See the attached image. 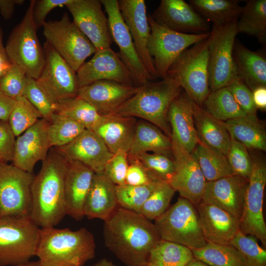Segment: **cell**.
<instances>
[{
	"label": "cell",
	"mask_w": 266,
	"mask_h": 266,
	"mask_svg": "<svg viewBox=\"0 0 266 266\" xmlns=\"http://www.w3.org/2000/svg\"><path fill=\"white\" fill-rule=\"evenodd\" d=\"M105 246L127 266L146 265L151 249L161 239L151 221L121 207L104 221Z\"/></svg>",
	"instance_id": "1"
},
{
	"label": "cell",
	"mask_w": 266,
	"mask_h": 266,
	"mask_svg": "<svg viewBox=\"0 0 266 266\" xmlns=\"http://www.w3.org/2000/svg\"><path fill=\"white\" fill-rule=\"evenodd\" d=\"M67 160L51 148L31 187L30 217L39 228L54 227L66 213L65 179Z\"/></svg>",
	"instance_id": "2"
},
{
	"label": "cell",
	"mask_w": 266,
	"mask_h": 266,
	"mask_svg": "<svg viewBox=\"0 0 266 266\" xmlns=\"http://www.w3.org/2000/svg\"><path fill=\"white\" fill-rule=\"evenodd\" d=\"M93 234L87 229L40 228L35 256L41 266H84L95 256Z\"/></svg>",
	"instance_id": "3"
},
{
	"label": "cell",
	"mask_w": 266,
	"mask_h": 266,
	"mask_svg": "<svg viewBox=\"0 0 266 266\" xmlns=\"http://www.w3.org/2000/svg\"><path fill=\"white\" fill-rule=\"evenodd\" d=\"M182 90L179 83L167 75L161 80L148 82L114 113L124 116L138 117L155 125L171 136L167 121L169 107Z\"/></svg>",
	"instance_id": "4"
},
{
	"label": "cell",
	"mask_w": 266,
	"mask_h": 266,
	"mask_svg": "<svg viewBox=\"0 0 266 266\" xmlns=\"http://www.w3.org/2000/svg\"><path fill=\"white\" fill-rule=\"evenodd\" d=\"M209 36L182 52L167 73L201 107L211 92L208 71Z\"/></svg>",
	"instance_id": "5"
},
{
	"label": "cell",
	"mask_w": 266,
	"mask_h": 266,
	"mask_svg": "<svg viewBox=\"0 0 266 266\" xmlns=\"http://www.w3.org/2000/svg\"><path fill=\"white\" fill-rule=\"evenodd\" d=\"M154 224L163 240L191 249L200 248L207 243L196 206L182 197L155 220Z\"/></svg>",
	"instance_id": "6"
},
{
	"label": "cell",
	"mask_w": 266,
	"mask_h": 266,
	"mask_svg": "<svg viewBox=\"0 0 266 266\" xmlns=\"http://www.w3.org/2000/svg\"><path fill=\"white\" fill-rule=\"evenodd\" d=\"M34 1H30L24 16L11 32L4 47L10 63L20 67L27 76L36 80L43 68L45 55L33 18Z\"/></svg>",
	"instance_id": "7"
},
{
	"label": "cell",
	"mask_w": 266,
	"mask_h": 266,
	"mask_svg": "<svg viewBox=\"0 0 266 266\" xmlns=\"http://www.w3.org/2000/svg\"><path fill=\"white\" fill-rule=\"evenodd\" d=\"M40 231L30 217L0 219V266H17L35 256Z\"/></svg>",
	"instance_id": "8"
},
{
	"label": "cell",
	"mask_w": 266,
	"mask_h": 266,
	"mask_svg": "<svg viewBox=\"0 0 266 266\" xmlns=\"http://www.w3.org/2000/svg\"><path fill=\"white\" fill-rule=\"evenodd\" d=\"M238 18L222 25H213L208 44V82L211 92L226 87L237 78L233 58L238 33Z\"/></svg>",
	"instance_id": "9"
},
{
	"label": "cell",
	"mask_w": 266,
	"mask_h": 266,
	"mask_svg": "<svg viewBox=\"0 0 266 266\" xmlns=\"http://www.w3.org/2000/svg\"><path fill=\"white\" fill-rule=\"evenodd\" d=\"M43 33L49 44L76 72L96 49L67 13L58 20L46 21Z\"/></svg>",
	"instance_id": "10"
},
{
	"label": "cell",
	"mask_w": 266,
	"mask_h": 266,
	"mask_svg": "<svg viewBox=\"0 0 266 266\" xmlns=\"http://www.w3.org/2000/svg\"><path fill=\"white\" fill-rule=\"evenodd\" d=\"M148 20L150 27L148 52L153 61L156 77L161 79L167 76L169 67L182 52L210 35V32L189 34L172 31L156 23L150 14Z\"/></svg>",
	"instance_id": "11"
},
{
	"label": "cell",
	"mask_w": 266,
	"mask_h": 266,
	"mask_svg": "<svg viewBox=\"0 0 266 266\" xmlns=\"http://www.w3.org/2000/svg\"><path fill=\"white\" fill-rule=\"evenodd\" d=\"M34 177L13 165L0 164V219L30 217Z\"/></svg>",
	"instance_id": "12"
},
{
	"label": "cell",
	"mask_w": 266,
	"mask_h": 266,
	"mask_svg": "<svg viewBox=\"0 0 266 266\" xmlns=\"http://www.w3.org/2000/svg\"><path fill=\"white\" fill-rule=\"evenodd\" d=\"M252 170L248 179L243 210L239 222V230L252 235L266 246V225L263 211L264 191L266 184V164L263 158L251 157Z\"/></svg>",
	"instance_id": "13"
},
{
	"label": "cell",
	"mask_w": 266,
	"mask_h": 266,
	"mask_svg": "<svg viewBox=\"0 0 266 266\" xmlns=\"http://www.w3.org/2000/svg\"><path fill=\"white\" fill-rule=\"evenodd\" d=\"M43 50L45 63L36 80L38 87L53 104L77 97L79 87L76 72L47 42Z\"/></svg>",
	"instance_id": "14"
},
{
	"label": "cell",
	"mask_w": 266,
	"mask_h": 266,
	"mask_svg": "<svg viewBox=\"0 0 266 266\" xmlns=\"http://www.w3.org/2000/svg\"><path fill=\"white\" fill-rule=\"evenodd\" d=\"M107 15L113 41L118 46L119 58L130 73L136 87L154 78L148 73L137 52L130 33L123 20L117 0H100Z\"/></svg>",
	"instance_id": "15"
},
{
	"label": "cell",
	"mask_w": 266,
	"mask_h": 266,
	"mask_svg": "<svg viewBox=\"0 0 266 266\" xmlns=\"http://www.w3.org/2000/svg\"><path fill=\"white\" fill-rule=\"evenodd\" d=\"M66 6L72 16L73 23L96 51L110 47L113 39L100 0H70Z\"/></svg>",
	"instance_id": "16"
},
{
	"label": "cell",
	"mask_w": 266,
	"mask_h": 266,
	"mask_svg": "<svg viewBox=\"0 0 266 266\" xmlns=\"http://www.w3.org/2000/svg\"><path fill=\"white\" fill-rule=\"evenodd\" d=\"M150 15L158 24L176 32L202 34L210 32L209 22L183 0H162Z\"/></svg>",
	"instance_id": "17"
},
{
	"label": "cell",
	"mask_w": 266,
	"mask_h": 266,
	"mask_svg": "<svg viewBox=\"0 0 266 266\" xmlns=\"http://www.w3.org/2000/svg\"><path fill=\"white\" fill-rule=\"evenodd\" d=\"M76 75L79 88L102 80L135 86L118 53L111 47L97 50L93 58L79 67Z\"/></svg>",
	"instance_id": "18"
},
{
	"label": "cell",
	"mask_w": 266,
	"mask_h": 266,
	"mask_svg": "<svg viewBox=\"0 0 266 266\" xmlns=\"http://www.w3.org/2000/svg\"><path fill=\"white\" fill-rule=\"evenodd\" d=\"M175 171L169 184L196 206L201 201L207 181L192 153L172 147Z\"/></svg>",
	"instance_id": "19"
},
{
	"label": "cell",
	"mask_w": 266,
	"mask_h": 266,
	"mask_svg": "<svg viewBox=\"0 0 266 266\" xmlns=\"http://www.w3.org/2000/svg\"><path fill=\"white\" fill-rule=\"evenodd\" d=\"M48 124V121L41 118L17 137L12 161L13 166L32 173L36 164L45 159L51 148Z\"/></svg>",
	"instance_id": "20"
},
{
	"label": "cell",
	"mask_w": 266,
	"mask_h": 266,
	"mask_svg": "<svg viewBox=\"0 0 266 266\" xmlns=\"http://www.w3.org/2000/svg\"><path fill=\"white\" fill-rule=\"evenodd\" d=\"M193 103L182 89L171 103L167 113L172 146L189 153H192L199 142L194 123Z\"/></svg>",
	"instance_id": "21"
},
{
	"label": "cell",
	"mask_w": 266,
	"mask_h": 266,
	"mask_svg": "<svg viewBox=\"0 0 266 266\" xmlns=\"http://www.w3.org/2000/svg\"><path fill=\"white\" fill-rule=\"evenodd\" d=\"M119 7L130 33L137 53L148 73L156 77L153 59L147 49L150 34L146 6L144 0H119Z\"/></svg>",
	"instance_id": "22"
},
{
	"label": "cell",
	"mask_w": 266,
	"mask_h": 266,
	"mask_svg": "<svg viewBox=\"0 0 266 266\" xmlns=\"http://www.w3.org/2000/svg\"><path fill=\"white\" fill-rule=\"evenodd\" d=\"M248 179L232 175L207 182L201 202L217 206L239 220Z\"/></svg>",
	"instance_id": "23"
},
{
	"label": "cell",
	"mask_w": 266,
	"mask_h": 266,
	"mask_svg": "<svg viewBox=\"0 0 266 266\" xmlns=\"http://www.w3.org/2000/svg\"><path fill=\"white\" fill-rule=\"evenodd\" d=\"M138 89L139 87L102 80L80 87L77 96L104 115L114 113Z\"/></svg>",
	"instance_id": "24"
},
{
	"label": "cell",
	"mask_w": 266,
	"mask_h": 266,
	"mask_svg": "<svg viewBox=\"0 0 266 266\" xmlns=\"http://www.w3.org/2000/svg\"><path fill=\"white\" fill-rule=\"evenodd\" d=\"M67 160L78 162L95 173L103 172L113 154L93 131L86 129L69 143L55 148Z\"/></svg>",
	"instance_id": "25"
},
{
	"label": "cell",
	"mask_w": 266,
	"mask_h": 266,
	"mask_svg": "<svg viewBox=\"0 0 266 266\" xmlns=\"http://www.w3.org/2000/svg\"><path fill=\"white\" fill-rule=\"evenodd\" d=\"M67 161L65 179L66 213L79 221L84 217V204L95 172L78 162Z\"/></svg>",
	"instance_id": "26"
},
{
	"label": "cell",
	"mask_w": 266,
	"mask_h": 266,
	"mask_svg": "<svg viewBox=\"0 0 266 266\" xmlns=\"http://www.w3.org/2000/svg\"><path fill=\"white\" fill-rule=\"evenodd\" d=\"M196 207L207 242L230 244L239 231V220L217 206L201 201Z\"/></svg>",
	"instance_id": "27"
},
{
	"label": "cell",
	"mask_w": 266,
	"mask_h": 266,
	"mask_svg": "<svg viewBox=\"0 0 266 266\" xmlns=\"http://www.w3.org/2000/svg\"><path fill=\"white\" fill-rule=\"evenodd\" d=\"M115 185L103 172L95 173L84 206L89 219H109L118 208Z\"/></svg>",
	"instance_id": "28"
},
{
	"label": "cell",
	"mask_w": 266,
	"mask_h": 266,
	"mask_svg": "<svg viewBox=\"0 0 266 266\" xmlns=\"http://www.w3.org/2000/svg\"><path fill=\"white\" fill-rule=\"evenodd\" d=\"M137 120L135 118L116 113L103 115L92 130L114 154L120 151L128 153L133 137Z\"/></svg>",
	"instance_id": "29"
},
{
	"label": "cell",
	"mask_w": 266,
	"mask_h": 266,
	"mask_svg": "<svg viewBox=\"0 0 266 266\" xmlns=\"http://www.w3.org/2000/svg\"><path fill=\"white\" fill-rule=\"evenodd\" d=\"M233 58L237 77L252 91L266 86V58L261 52L252 51L235 40Z\"/></svg>",
	"instance_id": "30"
},
{
	"label": "cell",
	"mask_w": 266,
	"mask_h": 266,
	"mask_svg": "<svg viewBox=\"0 0 266 266\" xmlns=\"http://www.w3.org/2000/svg\"><path fill=\"white\" fill-rule=\"evenodd\" d=\"M150 151L173 158L170 137L155 125L141 119L137 121L128 158H136Z\"/></svg>",
	"instance_id": "31"
},
{
	"label": "cell",
	"mask_w": 266,
	"mask_h": 266,
	"mask_svg": "<svg viewBox=\"0 0 266 266\" xmlns=\"http://www.w3.org/2000/svg\"><path fill=\"white\" fill-rule=\"evenodd\" d=\"M193 107L195 126L199 142L226 156L231 139L223 122L214 118L194 102Z\"/></svg>",
	"instance_id": "32"
},
{
	"label": "cell",
	"mask_w": 266,
	"mask_h": 266,
	"mask_svg": "<svg viewBox=\"0 0 266 266\" xmlns=\"http://www.w3.org/2000/svg\"><path fill=\"white\" fill-rule=\"evenodd\" d=\"M223 123L230 134L248 149L266 151V130L257 114H246Z\"/></svg>",
	"instance_id": "33"
},
{
	"label": "cell",
	"mask_w": 266,
	"mask_h": 266,
	"mask_svg": "<svg viewBox=\"0 0 266 266\" xmlns=\"http://www.w3.org/2000/svg\"><path fill=\"white\" fill-rule=\"evenodd\" d=\"M238 33L256 37L259 42L266 43V0H249L242 6L236 23Z\"/></svg>",
	"instance_id": "34"
},
{
	"label": "cell",
	"mask_w": 266,
	"mask_h": 266,
	"mask_svg": "<svg viewBox=\"0 0 266 266\" xmlns=\"http://www.w3.org/2000/svg\"><path fill=\"white\" fill-rule=\"evenodd\" d=\"M190 4L213 25H222L238 18L242 6L236 0H190Z\"/></svg>",
	"instance_id": "35"
},
{
	"label": "cell",
	"mask_w": 266,
	"mask_h": 266,
	"mask_svg": "<svg viewBox=\"0 0 266 266\" xmlns=\"http://www.w3.org/2000/svg\"><path fill=\"white\" fill-rule=\"evenodd\" d=\"M191 251L195 259L210 266H247L238 251L230 244L207 242Z\"/></svg>",
	"instance_id": "36"
},
{
	"label": "cell",
	"mask_w": 266,
	"mask_h": 266,
	"mask_svg": "<svg viewBox=\"0 0 266 266\" xmlns=\"http://www.w3.org/2000/svg\"><path fill=\"white\" fill-rule=\"evenodd\" d=\"M194 258L191 249L161 239L150 251L148 266H185Z\"/></svg>",
	"instance_id": "37"
},
{
	"label": "cell",
	"mask_w": 266,
	"mask_h": 266,
	"mask_svg": "<svg viewBox=\"0 0 266 266\" xmlns=\"http://www.w3.org/2000/svg\"><path fill=\"white\" fill-rule=\"evenodd\" d=\"M207 182L233 175L225 155L199 142L192 152Z\"/></svg>",
	"instance_id": "38"
},
{
	"label": "cell",
	"mask_w": 266,
	"mask_h": 266,
	"mask_svg": "<svg viewBox=\"0 0 266 266\" xmlns=\"http://www.w3.org/2000/svg\"><path fill=\"white\" fill-rule=\"evenodd\" d=\"M54 109L55 113L68 117L90 130L103 117L88 102L78 96L55 103Z\"/></svg>",
	"instance_id": "39"
},
{
	"label": "cell",
	"mask_w": 266,
	"mask_h": 266,
	"mask_svg": "<svg viewBox=\"0 0 266 266\" xmlns=\"http://www.w3.org/2000/svg\"><path fill=\"white\" fill-rule=\"evenodd\" d=\"M202 107L214 118L221 122L246 115L226 87L210 92Z\"/></svg>",
	"instance_id": "40"
},
{
	"label": "cell",
	"mask_w": 266,
	"mask_h": 266,
	"mask_svg": "<svg viewBox=\"0 0 266 266\" xmlns=\"http://www.w3.org/2000/svg\"><path fill=\"white\" fill-rule=\"evenodd\" d=\"M86 129L76 121L65 116L54 113L48 127L51 147L59 148L69 143Z\"/></svg>",
	"instance_id": "41"
},
{
	"label": "cell",
	"mask_w": 266,
	"mask_h": 266,
	"mask_svg": "<svg viewBox=\"0 0 266 266\" xmlns=\"http://www.w3.org/2000/svg\"><path fill=\"white\" fill-rule=\"evenodd\" d=\"M160 182L156 180L141 186L127 184L116 186L118 205L122 208L139 213L141 206Z\"/></svg>",
	"instance_id": "42"
},
{
	"label": "cell",
	"mask_w": 266,
	"mask_h": 266,
	"mask_svg": "<svg viewBox=\"0 0 266 266\" xmlns=\"http://www.w3.org/2000/svg\"><path fill=\"white\" fill-rule=\"evenodd\" d=\"M175 192L168 183L160 182L141 206L139 213L150 221L156 220L168 208Z\"/></svg>",
	"instance_id": "43"
},
{
	"label": "cell",
	"mask_w": 266,
	"mask_h": 266,
	"mask_svg": "<svg viewBox=\"0 0 266 266\" xmlns=\"http://www.w3.org/2000/svg\"><path fill=\"white\" fill-rule=\"evenodd\" d=\"M136 158L140 161L151 178L169 183L175 171L173 158L162 154L147 152L140 154Z\"/></svg>",
	"instance_id": "44"
},
{
	"label": "cell",
	"mask_w": 266,
	"mask_h": 266,
	"mask_svg": "<svg viewBox=\"0 0 266 266\" xmlns=\"http://www.w3.org/2000/svg\"><path fill=\"white\" fill-rule=\"evenodd\" d=\"M8 122L15 135L18 136L42 118L39 111L23 96L18 98Z\"/></svg>",
	"instance_id": "45"
},
{
	"label": "cell",
	"mask_w": 266,
	"mask_h": 266,
	"mask_svg": "<svg viewBox=\"0 0 266 266\" xmlns=\"http://www.w3.org/2000/svg\"><path fill=\"white\" fill-rule=\"evenodd\" d=\"M257 238L240 230L230 241L243 258L247 266H266V250L258 244Z\"/></svg>",
	"instance_id": "46"
},
{
	"label": "cell",
	"mask_w": 266,
	"mask_h": 266,
	"mask_svg": "<svg viewBox=\"0 0 266 266\" xmlns=\"http://www.w3.org/2000/svg\"><path fill=\"white\" fill-rule=\"evenodd\" d=\"M231 145L226 156L234 175L248 179L251 174L253 162L248 149L230 134Z\"/></svg>",
	"instance_id": "47"
},
{
	"label": "cell",
	"mask_w": 266,
	"mask_h": 266,
	"mask_svg": "<svg viewBox=\"0 0 266 266\" xmlns=\"http://www.w3.org/2000/svg\"><path fill=\"white\" fill-rule=\"evenodd\" d=\"M40 113L42 118L50 122L55 113L54 104L37 85L36 80L27 76L23 96Z\"/></svg>",
	"instance_id": "48"
},
{
	"label": "cell",
	"mask_w": 266,
	"mask_h": 266,
	"mask_svg": "<svg viewBox=\"0 0 266 266\" xmlns=\"http://www.w3.org/2000/svg\"><path fill=\"white\" fill-rule=\"evenodd\" d=\"M27 76L18 66L12 64L0 78V90L7 96L16 99L23 96Z\"/></svg>",
	"instance_id": "49"
},
{
	"label": "cell",
	"mask_w": 266,
	"mask_h": 266,
	"mask_svg": "<svg viewBox=\"0 0 266 266\" xmlns=\"http://www.w3.org/2000/svg\"><path fill=\"white\" fill-rule=\"evenodd\" d=\"M128 166V153L120 151L108 161L103 172L115 185L121 186L125 184Z\"/></svg>",
	"instance_id": "50"
},
{
	"label": "cell",
	"mask_w": 266,
	"mask_h": 266,
	"mask_svg": "<svg viewBox=\"0 0 266 266\" xmlns=\"http://www.w3.org/2000/svg\"><path fill=\"white\" fill-rule=\"evenodd\" d=\"M226 87L235 101L246 114H257L252 96V91L239 78L231 81Z\"/></svg>",
	"instance_id": "51"
},
{
	"label": "cell",
	"mask_w": 266,
	"mask_h": 266,
	"mask_svg": "<svg viewBox=\"0 0 266 266\" xmlns=\"http://www.w3.org/2000/svg\"><path fill=\"white\" fill-rule=\"evenodd\" d=\"M15 140L9 122L0 120V157L5 163L13 160Z\"/></svg>",
	"instance_id": "52"
},
{
	"label": "cell",
	"mask_w": 266,
	"mask_h": 266,
	"mask_svg": "<svg viewBox=\"0 0 266 266\" xmlns=\"http://www.w3.org/2000/svg\"><path fill=\"white\" fill-rule=\"evenodd\" d=\"M70 0H34L33 18L38 30L43 27L49 12L56 7L66 6Z\"/></svg>",
	"instance_id": "53"
},
{
	"label": "cell",
	"mask_w": 266,
	"mask_h": 266,
	"mask_svg": "<svg viewBox=\"0 0 266 266\" xmlns=\"http://www.w3.org/2000/svg\"><path fill=\"white\" fill-rule=\"evenodd\" d=\"M128 162L129 166L125 178V184L141 186L156 181L151 178L138 159H128Z\"/></svg>",
	"instance_id": "54"
},
{
	"label": "cell",
	"mask_w": 266,
	"mask_h": 266,
	"mask_svg": "<svg viewBox=\"0 0 266 266\" xmlns=\"http://www.w3.org/2000/svg\"><path fill=\"white\" fill-rule=\"evenodd\" d=\"M16 100L11 98L0 90V120L8 122Z\"/></svg>",
	"instance_id": "55"
},
{
	"label": "cell",
	"mask_w": 266,
	"mask_h": 266,
	"mask_svg": "<svg viewBox=\"0 0 266 266\" xmlns=\"http://www.w3.org/2000/svg\"><path fill=\"white\" fill-rule=\"evenodd\" d=\"M24 0H0V13L4 20L10 19L16 5H21Z\"/></svg>",
	"instance_id": "56"
},
{
	"label": "cell",
	"mask_w": 266,
	"mask_h": 266,
	"mask_svg": "<svg viewBox=\"0 0 266 266\" xmlns=\"http://www.w3.org/2000/svg\"><path fill=\"white\" fill-rule=\"evenodd\" d=\"M253 100L257 109H266V86H261L252 91Z\"/></svg>",
	"instance_id": "57"
},
{
	"label": "cell",
	"mask_w": 266,
	"mask_h": 266,
	"mask_svg": "<svg viewBox=\"0 0 266 266\" xmlns=\"http://www.w3.org/2000/svg\"><path fill=\"white\" fill-rule=\"evenodd\" d=\"M11 63L9 60L6 52L0 54V78L6 72Z\"/></svg>",
	"instance_id": "58"
},
{
	"label": "cell",
	"mask_w": 266,
	"mask_h": 266,
	"mask_svg": "<svg viewBox=\"0 0 266 266\" xmlns=\"http://www.w3.org/2000/svg\"><path fill=\"white\" fill-rule=\"evenodd\" d=\"M93 266H116L111 261L102 259L96 263Z\"/></svg>",
	"instance_id": "59"
},
{
	"label": "cell",
	"mask_w": 266,
	"mask_h": 266,
	"mask_svg": "<svg viewBox=\"0 0 266 266\" xmlns=\"http://www.w3.org/2000/svg\"><path fill=\"white\" fill-rule=\"evenodd\" d=\"M185 266H210L204 263L199 261L194 258L190 261Z\"/></svg>",
	"instance_id": "60"
},
{
	"label": "cell",
	"mask_w": 266,
	"mask_h": 266,
	"mask_svg": "<svg viewBox=\"0 0 266 266\" xmlns=\"http://www.w3.org/2000/svg\"><path fill=\"white\" fill-rule=\"evenodd\" d=\"M17 266H41V265L39 261L38 260L36 261H29Z\"/></svg>",
	"instance_id": "61"
},
{
	"label": "cell",
	"mask_w": 266,
	"mask_h": 266,
	"mask_svg": "<svg viewBox=\"0 0 266 266\" xmlns=\"http://www.w3.org/2000/svg\"><path fill=\"white\" fill-rule=\"evenodd\" d=\"M5 52V47L3 44L2 41V31L0 26V54Z\"/></svg>",
	"instance_id": "62"
},
{
	"label": "cell",
	"mask_w": 266,
	"mask_h": 266,
	"mask_svg": "<svg viewBox=\"0 0 266 266\" xmlns=\"http://www.w3.org/2000/svg\"><path fill=\"white\" fill-rule=\"evenodd\" d=\"M5 163L3 161V160L1 159V158L0 157V164L2 163Z\"/></svg>",
	"instance_id": "63"
},
{
	"label": "cell",
	"mask_w": 266,
	"mask_h": 266,
	"mask_svg": "<svg viewBox=\"0 0 266 266\" xmlns=\"http://www.w3.org/2000/svg\"><path fill=\"white\" fill-rule=\"evenodd\" d=\"M147 266V265H145V266Z\"/></svg>",
	"instance_id": "64"
}]
</instances>
